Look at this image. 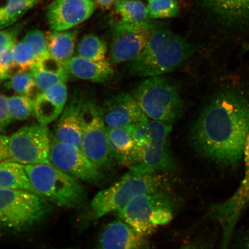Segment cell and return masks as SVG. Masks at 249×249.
I'll return each instance as SVG.
<instances>
[{
	"label": "cell",
	"instance_id": "obj_30",
	"mask_svg": "<svg viewBox=\"0 0 249 249\" xmlns=\"http://www.w3.org/2000/svg\"><path fill=\"white\" fill-rule=\"evenodd\" d=\"M14 70L18 71H30L36 63L34 55L23 40L17 41L12 48Z\"/></svg>",
	"mask_w": 249,
	"mask_h": 249
},
{
	"label": "cell",
	"instance_id": "obj_28",
	"mask_svg": "<svg viewBox=\"0 0 249 249\" xmlns=\"http://www.w3.org/2000/svg\"><path fill=\"white\" fill-rule=\"evenodd\" d=\"M30 71L35 81L36 89L40 92L51 89L61 83L67 82L64 73L42 70L36 65Z\"/></svg>",
	"mask_w": 249,
	"mask_h": 249
},
{
	"label": "cell",
	"instance_id": "obj_22",
	"mask_svg": "<svg viewBox=\"0 0 249 249\" xmlns=\"http://www.w3.org/2000/svg\"><path fill=\"white\" fill-rule=\"evenodd\" d=\"M0 189L21 190L36 195L24 165L10 158L0 162Z\"/></svg>",
	"mask_w": 249,
	"mask_h": 249
},
{
	"label": "cell",
	"instance_id": "obj_6",
	"mask_svg": "<svg viewBox=\"0 0 249 249\" xmlns=\"http://www.w3.org/2000/svg\"><path fill=\"white\" fill-rule=\"evenodd\" d=\"M132 95L151 120L172 124L181 116L183 102L178 87L166 76L147 77L134 89Z\"/></svg>",
	"mask_w": 249,
	"mask_h": 249
},
{
	"label": "cell",
	"instance_id": "obj_25",
	"mask_svg": "<svg viewBox=\"0 0 249 249\" xmlns=\"http://www.w3.org/2000/svg\"><path fill=\"white\" fill-rule=\"evenodd\" d=\"M78 55L93 61L106 60L107 43L93 34H87L80 40L77 46Z\"/></svg>",
	"mask_w": 249,
	"mask_h": 249
},
{
	"label": "cell",
	"instance_id": "obj_19",
	"mask_svg": "<svg viewBox=\"0 0 249 249\" xmlns=\"http://www.w3.org/2000/svg\"><path fill=\"white\" fill-rule=\"evenodd\" d=\"M68 100L66 82L37 94L34 99V116L39 124L48 126L60 117Z\"/></svg>",
	"mask_w": 249,
	"mask_h": 249
},
{
	"label": "cell",
	"instance_id": "obj_16",
	"mask_svg": "<svg viewBox=\"0 0 249 249\" xmlns=\"http://www.w3.org/2000/svg\"><path fill=\"white\" fill-rule=\"evenodd\" d=\"M147 238L120 219L104 227L99 236L98 245L105 249H147L149 245Z\"/></svg>",
	"mask_w": 249,
	"mask_h": 249
},
{
	"label": "cell",
	"instance_id": "obj_31",
	"mask_svg": "<svg viewBox=\"0 0 249 249\" xmlns=\"http://www.w3.org/2000/svg\"><path fill=\"white\" fill-rule=\"evenodd\" d=\"M42 0H5L2 11L11 24Z\"/></svg>",
	"mask_w": 249,
	"mask_h": 249
},
{
	"label": "cell",
	"instance_id": "obj_1",
	"mask_svg": "<svg viewBox=\"0 0 249 249\" xmlns=\"http://www.w3.org/2000/svg\"><path fill=\"white\" fill-rule=\"evenodd\" d=\"M249 135V99L238 90L226 89L202 109L192 127L190 142L205 160L235 167L244 158Z\"/></svg>",
	"mask_w": 249,
	"mask_h": 249
},
{
	"label": "cell",
	"instance_id": "obj_39",
	"mask_svg": "<svg viewBox=\"0 0 249 249\" xmlns=\"http://www.w3.org/2000/svg\"><path fill=\"white\" fill-rule=\"evenodd\" d=\"M116 0H95V4L103 9H110Z\"/></svg>",
	"mask_w": 249,
	"mask_h": 249
},
{
	"label": "cell",
	"instance_id": "obj_34",
	"mask_svg": "<svg viewBox=\"0 0 249 249\" xmlns=\"http://www.w3.org/2000/svg\"><path fill=\"white\" fill-rule=\"evenodd\" d=\"M23 23H21L8 29L0 30V54L12 48L17 42L18 36L23 29Z\"/></svg>",
	"mask_w": 249,
	"mask_h": 249
},
{
	"label": "cell",
	"instance_id": "obj_20",
	"mask_svg": "<svg viewBox=\"0 0 249 249\" xmlns=\"http://www.w3.org/2000/svg\"><path fill=\"white\" fill-rule=\"evenodd\" d=\"M212 13L230 24L249 23V0H200Z\"/></svg>",
	"mask_w": 249,
	"mask_h": 249
},
{
	"label": "cell",
	"instance_id": "obj_2",
	"mask_svg": "<svg viewBox=\"0 0 249 249\" xmlns=\"http://www.w3.org/2000/svg\"><path fill=\"white\" fill-rule=\"evenodd\" d=\"M198 50L197 46L163 27L152 32L138 57L127 62L130 75L149 77L164 75L185 63Z\"/></svg>",
	"mask_w": 249,
	"mask_h": 249
},
{
	"label": "cell",
	"instance_id": "obj_41",
	"mask_svg": "<svg viewBox=\"0 0 249 249\" xmlns=\"http://www.w3.org/2000/svg\"><path fill=\"white\" fill-rule=\"evenodd\" d=\"M148 1H151V0H147Z\"/></svg>",
	"mask_w": 249,
	"mask_h": 249
},
{
	"label": "cell",
	"instance_id": "obj_36",
	"mask_svg": "<svg viewBox=\"0 0 249 249\" xmlns=\"http://www.w3.org/2000/svg\"><path fill=\"white\" fill-rule=\"evenodd\" d=\"M12 120L9 111L8 97L0 95V133L5 132Z\"/></svg>",
	"mask_w": 249,
	"mask_h": 249
},
{
	"label": "cell",
	"instance_id": "obj_11",
	"mask_svg": "<svg viewBox=\"0 0 249 249\" xmlns=\"http://www.w3.org/2000/svg\"><path fill=\"white\" fill-rule=\"evenodd\" d=\"M51 133L40 124H27L9 137V158L23 165L51 164Z\"/></svg>",
	"mask_w": 249,
	"mask_h": 249
},
{
	"label": "cell",
	"instance_id": "obj_29",
	"mask_svg": "<svg viewBox=\"0 0 249 249\" xmlns=\"http://www.w3.org/2000/svg\"><path fill=\"white\" fill-rule=\"evenodd\" d=\"M7 87L18 95L32 96L36 88L35 81L30 71H17L8 79Z\"/></svg>",
	"mask_w": 249,
	"mask_h": 249
},
{
	"label": "cell",
	"instance_id": "obj_15",
	"mask_svg": "<svg viewBox=\"0 0 249 249\" xmlns=\"http://www.w3.org/2000/svg\"><path fill=\"white\" fill-rule=\"evenodd\" d=\"M107 127H126L140 121L148 120L132 94L121 93L112 96L102 108Z\"/></svg>",
	"mask_w": 249,
	"mask_h": 249
},
{
	"label": "cell",
	"instance_id": "obj_13",
	"mask_svg": "<svg viewBox=\"0 0 249 249\" xmlns=\"http://www.w3.org/2000/svg\"><path fill=\"white\" fill-rule=\"evenodd\" d=\"M50 163L73 178L95 183L102 178L101 171L72 145L59 141L51 133Z\"/></svg>",
	"mask_w": 249,
	"mask_h": 249
},
{
	"label": "cell",
	"instance_id": "obj_27",
	"mask_svg": "<svg viewBox=\"0 0 249 249\" xmlns=\"http://www.w3.org/2000/svg\"><path fill=\"white\" fill-rule=\"evenodd\" d=\"M150 19H163L175 18L179 14L177 0H151L147 6Z\"/></svg>",
	"mask_w": 249,
	"mask_h": 249
},
{
	"label": "cell",
	"instance_id": "obj_10",
	"mask_svg": "<svg viewBox=\"0 0 249 249\" xmlns=\"http://www.w3.org/2000/svg\"><path fill=\"white\" fill-rule=\"evenodd\" d=\"M244 157L245 169L242 179L236 191L231 197L213 204L203 216V220L219 223L222 227V248L231 244L236 225L249 207V135L246 143Z\"/></svg>",
	"mask_w": 249,
	"mask_h": 249
},
{
	"label": "cell",
	"instance_id": "obj_37",
	"mask_svg": "<svg viewBox=\"0 0 249 249\" xmlns=\"http://www.w3.org/2000/svg\"><path fill=\"white\" fill-rule=\"evenodd\" d=\"M8 142L9 137L0 133V162L10 158H9Z\"/></svg>",
	"mask_w": 249,
	"mask_h": 249
},
{
	"label": "cell",
	"instance_id": "obj_12",
	"mask_svg": "<svg viewBox=\"0 0 249 249\" xmlns=\"http://www.w3.org/2000/svg\"><path fill=\"white\" fill-rule=\"evenodd\" d=\"M162 24L151 19L139 23L116 21L112 26L111 61L118 64L135 59L141 53L152 32Z\"/></svg>",
	"mask_w": 249,
	"mask_h": 249
},
{
	"label": "cell",
	"instance_id": "obj_5",
	"mask_svg": "<svg viewBox=\"0 0 249 249\" xmlns=\"http://www.w3.org/2000/svg\"><path fill=\"white\" fill-rule=\"evenodd\" d=\"M36 195L57 206L77 208L86 201L85 189L76 178L52 164L24 165Z\"/></svg>",
	"mask_w": 249,
	"mask_h": 249
},
{
	"label": "cell",
	"instance_id": "obj_14",
	"mask_svg": "<svg viewBox=\"0 0 249 249\" xmlns=\"http://www.w3.org/2000/svg\"><path fill=\"white\" fill-rule=\"evenodd\" d=\"M95 8L93 0H54L46 9L47 23L51 30H69L88 20Z\"/></svg>",
	"mask_w": 249,
	"mask_h": 249
},
{
	"label": "cell",
	"instance_id": "obj_9",
	"mask_svg": "<svg viewBox=\"0 0 249 249\" xmlns=\"http://www.w3.org/2000/svg\"><path fill=\"white\" fill-rule=\"evenodd\" d=\"M151 142L145 147H138L136 161L129 172L139 175L171 171L175 162L170 148V136L172 124L163 121H149Z\"/></svg>",
	"mask_w": 249,
	"mask_h": 249
},
{
	"label": "cell",
	"instance_id": "obj_24",
	"mask_svg": "<svg viewBox=\"0 0 249 249\" xmlns=\"http://www.w3.org/2000/svg\"><path fill=\"white\" fill-rule=\"evenodd\" d=\"M115 14L123 23H139L150 19L147 6L140 0H116Z\"/></svg>",
	"mask_w": 249,
	"mask_h": 249
},
{
	"label": "cell",
	"instance_id": "obj_18",
	"mask_svg": "<svg viewBox=\"0 0 249 249\" xmlns=\"http://www.w3.org/2000/svg\"><path fill=\"white\" fill-rule=\"evenodd\" d=\"M67 82L82 80L93 83H105L113 77L114 71L107 60L93 61L80 56H73L63 64Z\"/></svg>",
	"mask_w": 249,
	"mask_h": 249
},
{
	"label": "cell",
	"instance_id": "obj_40",
	"mask_svg": "<svg viewBox=\"0 0 249 249\" xmlns=\"http://www.w3.org/2000/svg\"><path fill=\"white\" fill-rule=\"evenodd\" d=\"M9 26H11L10 23L8 22L2 12L0 11V30Z\"/></svg>",
	"mask_w": 249,
	"mask_h": 249
},
{
	"label": "cell",
	"instance_id": "obj_17",
	"mask_svg": "<svg viewBox=\"0 0 249 249\" xmlns=\"http://www.w3.org/2000/svg\"><path fill=\"white\" fill-rule=\"evenodd\" d=\"M85 99L83 96H73L65 105L56 123L53 133L59 141L68 143L82 150V113Z\"/></svg>",
	"mask_w": 249,
	"mask_h": 249
},
{
	"label": "cell",
	"instance_id": "obj_38",
	"mask_svg": "<svg viewBox=\"0 0 249 249\" xmlns=\"http://www.w3.org/2000/svg\"><path fill=\"white\" fill-rule=\"evenodd\" d=\"M234 244L238 248L249 249V228L239 233Z\"/></svg>",
	"mask_w": 249,
	"mask_h": 249
},
{
	"label": "cell",
	"instance_id": "obj_21",
	"mask_svg": "<svg viewBox=\"0 0 249 249\" xmlns=\"http://www.w3.org/2000/svg\"><path fill=\"white\" fill-rule=\"evenodd\" d=\"M79 30H50L45 34L48 52L53 58L64 64L73 57Z\"/></svg>",
	"mask_w": 249,
	"mask_h": 249
},
{
	"label": "cell",
	"instance_id": "obj_32",
	"mask_svg": "<svg viewBox=\"0 0 249 249\" xmlns=\"http://www.w3.org/2000/svg\"><path fill=\"white\" fill-rule=\"evenodd\" d=\"M37 61L49 55L47 47L46 35L38 29L31 30L26 34L22 39Z\"/></svg>",
	"mask_w": 249,
	"mask_h": 249
},
{
	"label": "cell",
	"instance_id": "obj_23",
	"mask_svg": "<svg viewBox=\"0 0 249 249\" xmlns=\"http://www.w3.org/2000/svg\"><path fill=\"white\" fill-rule=\"evenodd\" d=\"M108 144L113 159L128 166L137 145L125 127H107Z\"/></svg>",
	"mask_w": 249,
	"mask_h": 249
},
{
	"label": "cell",
	"instance_id": "obj_3",
	"mask_svg": "<svg viewBox=\"0 0 249 249\" xmlns=\"http://www.w3.org/2000/svg\"><path fill=\"white\" fill-rule=\"evenodd\" d=\"M167 186L166 177L161 174L139 175L128 172L119 181L95 196L90 204L88 217L97 219L106 214L118 213L137 196L166 191Z\"/></svg>",
	"mask_w": 249,
	"mask_h": 249
},
{
	"label": "cell",
	"instance_id": "obj_35",
	"mask_svg": "<svg viewBox=\"0 0 249 249\" xmlns=\"http://www.w3.org/2000/svg\"><path fill=\"white\" fill-rule=\"evenodd\" d=\"M14 70L12 48L0 54V82L8 79Z\"/></svg>",
	"mask_w": 249,
	"mask_h": 249
},
{
	"label": "cell",
	"instance_id": "obj_4",
	"mask_svg": "<svg viewBox=\"0 0 249 249\" xmlns=\"http://www.w3.org/2000/svg\"><path fill=\"white\" fill-rule=\"evenodd\" d=\"M51 211L49 202L33 193L0 189V234L26 231L43 222Z\"/></svg>",
	"mask_w": 249,
	"mask_h": 249
},
{
	"label": "cell",
	"instance_id": "obj_33",
	"mask_svg": "<svg viewBox=\"0 0 249 249\" xmlns=\"http://www.w3.org/2000/svg\"><path fill=\"white\" fill-rule=\"evenodd\" d=\"M138 147H145L151 142L149 120L140 121L125 127Z\"/></svg>",
	"mask_w": 249,
	"mask_h": 249
},
{
	"label": "cell",
	"instance_id": "obj_8",
	"mask_svg": "<svg viewBox=\"0 0 249 249\" xmlns=\"http://www.w3.org/2000/svg\"><path fill=\"white\" fill-rule=\"evenodd\" d=\"M82 151L101 171L110 167L113 158L108 144L107 126L102 108L92 100H85L82 113Z\"/></svg>",
	"mask_w": 249,
	"mask_h": 249
},
{
	"label": "cell",
	"instance_id": "obj_26",
	"mask_svg": "<svg viewBox=\"0 0 249 249\" xmlns=\"http://www.w3.org/2000/svg\"><path fill=\"white\" fill-rule=\"evenodd\" d=\"M8 104L13 120L24 121L34 116V99L30 96L18 94L9 96Z\"/></svg>",
	"mask_w": 249,
	"mask_h": 249
},
{
	"label": "cell",
	"instance_id": "obj_7",
	"mask_svg": "<svg viewBox=\"0 0 249 249\" xmlns=\"http://www.w3.org/2000/svg\"><path fill=\"white\" fill-rule=\"evenodd\" d=\"M176 205L166 191L137 196L118 212L120 219L147 236L173 220Z\"/></svg>",
	"mask_w": 249,
	"mask_h": 249
}]
</instances>
